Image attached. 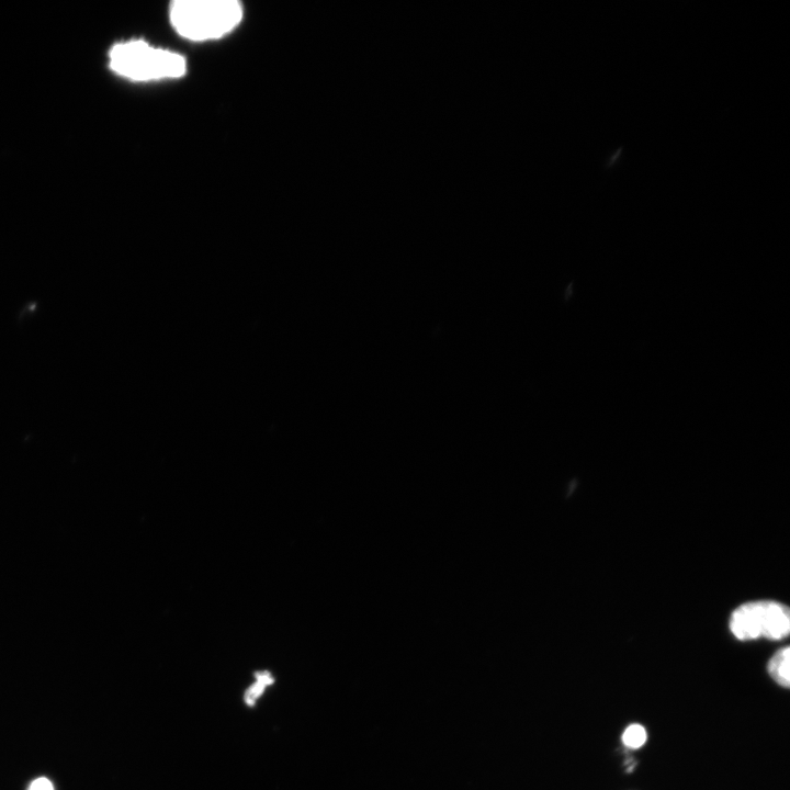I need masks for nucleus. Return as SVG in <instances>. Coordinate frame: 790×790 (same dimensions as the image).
I'll use <instances>...</instances> for the list:
<instances>
[{
  "instance_id": "2",
  "label": "nucleus",
  "mask_w": 790,
  "mask_h": 790,
  "mask_svg": "<svg viewBox=\"0 0 790 790\" xmlns=\"http://www.w3.org/2000/svg\"><path fill=\"white\" fill-rule=\"evenodd\" d=\"M111 68L133 80H157L178 78L185 74L187 63L183 56L156 48L143 41H129L116 44L110 50Z\"/></svg>"
},
{
  "instance_id": "5",
  "label": "nucleus",
  "mask_w": 790,
  "mask_h": 790,
  "mask_svg": "<svg viewBox=\"0 0 790 790\" xmlns=\"http://www.w3.org/2000/svg\"><path fill=\"white\" fill-rule=\"evenodd\" d=\"M257 681L253 684L245 695L247 704L253 706L257 698L261 695L264 687L273 682L272 676L268 672H260L256 675Z\"/></svg>"
},
{
  "instance_id": "4",
  "label": "nucleus",
  "mask_w": 790,
  "mask_h": 790,
  "mask_svg": "<svg viewBox=\"0 0 790 790\" xmlns=\"http://www.w3.org/2000/svg\"><path fill=\"white\" fill-rule=\"evenodd\" d=\"M790 650L782 647L769 659L767 669L770 677L780 686L788 688L790 684Z\"/></svg>"
},
{
  "instance_id": "1",
  "label": "nucleus",
  "mask_w": 790,
  "mask_h": 790,
  "mask_svg": "<svg viewBox=\"0 0 790 790\" xmlns=\"http://www.w3.org/2000/svg\"><path fill=\"white\" fill-rule=\"evenodd\" d=\"M242 8L235 0H177L170 7L174 30L191 41L222 37L241 20Z\"/></svg>"
},
{
  "instance_id": "6",
  "label": "nucleus",
  "mask_w": 790,
  "mask_h": 790,
  "mask_svg": "<svg viewBox=\"0 0 790 790\" xmlns=\"http://www.w3.org/2000/svg\"><path fill=\"white\" fill-rule=\"evenodd\" d=\"M622 741L628 747L637 748L645 743L646 732L640 724H632L624 731Z\"/></svg>"
},
{
  "instance_id": "3",
  "label": "nucleus",
  "mask_w": 790,
  "mask_h": 790,
  "mask_svg": "<svg viewBox=\"0 0 790 790\" xmlns=\"http://www.w3.org/2000/svg\"><path fill=\"white\" fill-rule=\"evenodd\" d=\"M729 623L732 634L741 641L758 637L781 640L790 631V612L786 605L778 601H749L732 612Z\"/></svg>"
},
{
  "instance_id": "7",
  "label": "nucleus",
  "mask_w": 790,
  "mask_h": 790,
  "mask_svg": "<svg viewBox=\"0 0 790 790\" xmlns=\"http://www.w3.org/2000/svg\"><path fill=\"white\" fill-rule=\"evenodd\" d=\"M26 790H56L53 781L47 777L41 776L33 779Z\"/></svg>"
}]
</instances>
